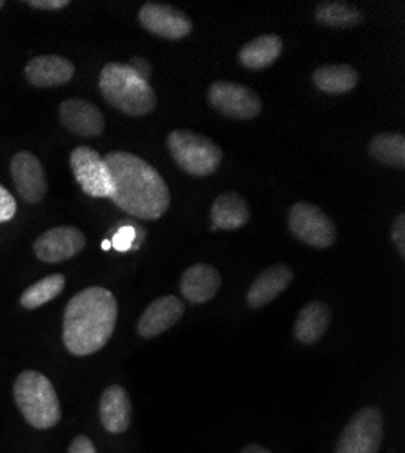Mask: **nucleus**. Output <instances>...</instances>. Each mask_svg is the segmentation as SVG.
<instances>
[{"label": "nucleus", "instance_id": "23", "mask_svg": "<svg viewBox=\"0 0 405 453\" xmlns=\"http://www.w3.org/2000/svg\"><path fill=\"white\" fill-rule=\"evenodd\" d=\"M370 155L389 167L403 169L405 165V138L398 133H382L370 142Z\"/></svg>", "mask_w": 405, "mask_h": 453}, {"label": "nucleus", "instance_id": "29", "mask_svg": "<svg viewBox=\"0 0 405 453\" xmlns=\"http://www.w3.org/2000/svg\"><path fill=\"white\" fill-rule=\"evenodd\" d=\"M26 6H31L35 10H48V12H55V10H64L66 6H69V0H27L24 3Z\"/></svg>", "mask_w": 405, "mask_h": 453}, {"label": "nucleus", "instance_id": "27", "mask_svg": "<svg viewBox=\"0 0 405 453\" xmlns=\"http://www.w3.org/2000/svg\"><path fill=\"white\" fill-rule=\"evenodd\" d=\"M17 212V202L4 185H0V223L10 221Z\"/></svg>", "mask_w": 405, "mask_h": 453}, {"label": "nucleus", "instance_id": "5", "mask_svg": "<svg viewBox=\"0 0 405 453\" xmlns=\"http://www.w3.org/2000/svg\"><path fill=\"white\" fill-rule=\"evenodd\" d=\"M167 147L176 165L193 176H209L222 162V149L211 138L188 129L171 131Z\"/></svg>", "mask_w": 405, "mask_h": 453}, {"label": "nucleus", "instance_id": "34", "mask_svg": "<svg viewBox=\"0 0 405 453\" xmlns=\"http://www.w3.org/2000/svg\"><path fill=\"white\" fill-rule=\"evenodd\" d=\"M3 6H6V4L3 3V0H0V10H3Z\"/></svg>", "mask_w": 405, "mask_h": 453}, {"label": "nucleus", "instance_id": "12", "mask_svg": "<svg viewBox=\"0 0 405 453\" xmlns=\"http://www.w3.org/2000/svg\"><path fill=\"white\" fill-rule=\"evenodd\" d=\"M12 178L17 193L27 203H39L46 196L48 181L43 164L29 150H19L12 160Z\"/></svg>", "mask_w": 405, "mask_h": 453}, {"label": "nucleus", "instance_id": "1", "mask_svg": "<svg viewBox=\"0 0 405 453\" xmlns=\"http://www.w3.org/2000/svg\"><path fill=\"white\" fill-rule=\"evenodd\" d=\"M113 181V203L140 219H159L171 203L167 183L160 173L145 160L113 150L104 157Z\"/></svg>", "mask_w": 405, "mask_h": 453}, {"label": "nucleus", "instance_id": "13", "mask_svg": "<svg viewBox=\"0 0 405 453\" xmlns=\"http://www.w3.org/2000/svg\"><path fill=\"white\" fill-rule=\"evenodd\" d=\"M58 117L67 131L82 138H97L105 129L102 111L95 104L82 98L64 100L58 107Z\"/></svg>", "mask_w": 405, "mask_h": 453}, {"label": "nucleus", "instance_id": "7", "mask_svg": "<svg viewBox=\"0 0 405 453\" xmlns=\"http://www.w3.org/2000/svg\"><path fill=\"white\" fill-rule=\"evenodd\" d=\"M289 229L300 242L327 249L337 242V226L327 214L313 203L300 202L289 209Z\"/></svg>", "mask_w": 405, "mask_h": 453}, {"label": "nucleus", "instance_id": "17", "mask_svg": "<svg viewBox=\"0 0 405 453\" xmlns=\"http://www.w3.org/2000/svg\"><path fill=\"white\" fill-rule=\"evenodd\" d=\"M100 423L109 434H124L131 425V401L128 392L112 385L104 390L98 404Z\"/></svg>", "mask_w": 405, "mask_h": 453}, {"label": "nucleus", "instance_id": "22", "mask_svg": "<svg viewBox=\"0 0 405 453\" xmlns=\"http://www.w3.org/2000/svg\"><path fill=\"white\" fill-rule=\"evenodd\" d=\"M360 77L354 67L347 64L335 65H322L315 71L313 82L315 86L329 95H344L356 88Z\"/></svg>", "mask_w": 405, "mask_h": 453}, {"label": "nucleus", "instance_id": "15", "mask_svg": "<svg viewBox=\"0 0 405 453\" xmlns=\"http://www.w3.org/2000/svg\"><path fill=\"white\" fill-rule=\"evenodd\" d=\"M294 274L287 265L276 263L268 267L251 283L245 301L251 309H262L275 301L292 281Z\"/></svg>", "mask_w": 405, "mask_h": 453}, {"label": "nucleus", "instance_id": "10", "mask_svg": "<svg viewBox=\"0 0 405 453\" xmlns=\"http://www.w3.org/2000/svg\"><path fill=\"white\" fill-rule=\"evenodd\" d=\"M138 20L144 29L167 41H180L193 31L191 19L186 13H182L180 10L167 4H144L140 8Z\"/></svg>", "mask_w": 405, "mask_h": 453}, {"label": "nucleus", "instance_id": "16", "mask_svg": "<svg viewBox=\"0 0 405 453\" xmlns=\"http://www.w3.org/2000/svg\"><path fill=\"white\" fill-rule=\"evenodd\" d=\"M75 74V65L57 55L36 57L26 65V79L35 88H55L69 82Z\"/></svg>", "mask_w": 405, "mask_h": 453}, {"label": "nucleus", "instance_id": "6", "mask_svg": "<svg viewBox=\"0 0 405 453\" xmlns=\"http://www.w3.org/2000/svg\"><path fill=\"white\" fill-rule=\"evenodd\" d=\"M382 439V411L377 406H365L344 428L335 453H378Z\"/></svg>", "mask_w": 405, "mask_h": 453}, {"label": "nucleus", "instance_id": "4", "mask_svg": "<svg viewBox=\"0 0 405 453\" xmlns=\"http://www.w3.org/2000/svg\"><path fill=\"white\" fill-rule=\"evenodd\" d=\"M13 397L33 428L50 430L60 423V403L55 387L44 373L24 370L13 385Z\"/></svg>", "mask_w": 405, "mask_h": 453}, {"label": "nucleus", "instance_id": "31", "mask_svg": "<svg viewBox=\"0 0 405 453\" xmlns=\"http://www.w3.org/2000/svg\"><path fill=\"white\" fill-rule=\"evenodd\" d=\"M128 65L138 74V77H140L142 81H145V82H147V79L152 77V65H150V62L144 60L142 57H133Z\"/></svg>", "mask_w": 405, "mask_h": 453}, {"label": "nucleus", "instance_id": "24", "mask_svg": "<svg viewBox=\"0 0 405 453\" xmlns=\"http://www.w3.org/2000/svg\"><path fill=\"white\" fill-rule=\"evenodd\" d=\"M66 287V278L62 274H51L46 276L44 280L33 283L29 288L24 290L20 296V305L27 311H35L46 303H50L51 299L60 296V292Z\"/></svg>", "mask_w": 405, "mask_h": 453}, {"label": "nucleus", "instance_id": "19", "mask_svg": "<svg viewBox=\"0 0 405 453\" xmlns=\"http://www.w3.org/2000/svg\"><path fill=\"white\" fill-rule=\"evenodd\" d=\"M251 218V211L247 202L237 193L220 195L211 207V221L213 229L235 231L244 226Z\"/></svg>", "mask_w": 405, "mask_h": 453}, {"label": "nucleus", "instance_id": "9", "mask_svg": "<svg viewBox=\"0 0 405 453\" xmlns=\"http://www.w3.org/2000/svg\"><path fill=\"white\" fill-rule=\"evenodd\" d=\"M207 98L216 111L235 120H253L262 111V100L259 95L233 82H214L209 88Z\"/></svg>", "mask_w": 405, "mask_h": 453}, {"label": "nucleus", "instance_id": "18", "mask_svg": "<svg viewBox=\"0 0 405 453\" xmlns=\"http://www.w3.org/2000/svg\"><path fill=\"white\" fill-rule=\"evenodd\" d=\"M220 283H222V278H220V273L214 267L199 263V265L190 267L182 274L180 290L182 296L191 303H206V301H211L216 296Z\"/></svg>", "mask_w": 405, "mask_h": 453}, {"label": "nucleus", "instance_id": "20", "mask_svg": "<svg viewBox=\"0 0 405 453\" xmlns=\"http://www.w3.org/2000/svg\"><path fill=\"white\" fill-rule=\"evenodd\" d=\"M331 323V309L322 301L308 303L294 323V337L302 345H313L327 332Z\"/></svg>", "mask_w": 405, "mask_h": 453}, {"label": "nucleus", "instance_id": "30", "mask_svg": "<svg viewBox=\"0 0 405 453\" xmlns=\"http://www.w3.org/2000/svg\"><path fill=\"white\" fill-rule=\"evenodd\" d=\"M67 453H97V448L90 437L79 435L71 441Z\"/></svg>", "mask_w": 405, "mask_h": 453}, {"label": "nucleus", "instance_id": "25", "mask_svg": "<svg viewBox=\"0 0 405 453\" xmlns=\"http://www.w3.org/2000/svg\"><path fill=\"white\" fill-rule=\"evenodd\" d=\"M315 17L320 24L329 27H353L363 20V13L346 3H322L316 6Z\"/></svg>", "mask_w": 405, "mask_h": 453}, {"label": "nucleus", "instance_id": "8", "mask_svg": "<svg viewBox=\"0 0 405 453\" xmlns=\"http://www.w3.org/2000/svg\"><path fill=\"white\" fill-rule=\"evenodd\" d=\"M71 171L82 191L91 198H112L113 181L104 158L91 147H77L69 157Z\"/></svg>", "mask_w": 405, "mask_h": 453}, {"label": "nucleus", "instance_id": "21", "mask_svg": "<svg viewBox=\"0 0 405 453\" xmlns=\"http://www.w3.org/2000/svg\"><path fill=\"white\" fill-rule=\"evenodd\" d=\"M284 50V42L280 36L276 35H262L259 39L251 41L249 44H245L240 53H238V60L244 67L247 69H266L269 65H273L278 57L282 55Z\"/></svg>", "mask_w": 405, "mask_h": 453}, {"label": "nucleus", "instance_id": "3", "mask_svg": "<svg viewBox=\"0 0 405 453\" xmlns=\"http://www.w3.org/2000/svg\"><path fill=\"white\" fill-rule=\"evenodd\" d=\"M98 88L109 105L129 117H145L157 107V95L150 82L142 81L128 64H105Z\"/></svg>", "mask_w": 405, "mask_h": 453}, {"label": "nucleus", "instance_id": "14", "mask_svg": "<svg viewBox=\"0 0 405 453\" xmlns=\"http://www.w3.org/2000/svg\"><path fill=\"white\" fill-rule=\"evenodd\" d=\"M183 312H186V307L176 296H162L155 299L138 319L136 328L140 337L153 339L164 334L180 321Z\"/></svg>", "mask_w": 405, "mask_h": 453}, {"label": "nucleus", "instance_id": "33", "mask_svg": "<svg viewBox=\"0 0 405 453\" xmlns=\"http://www.w3.org/2000/svg\"><path fill=\"white\" fill-rule=\"evenodd\" d=\"M102 249H104V250L112 249V240H104V242H102Z\"/></svg>", "mask_w": 405, "mask_h": 453}, {"label": "nucleus", "instance_id": "2", "mask_svg": "<svg viewBox=\"0 0 405 453\" xmlns=\"http://www.w3.org/2000/svg\"><path fill=\"white\" fill-rule=\"evenodd\" d=\"M119 305L107 288L90 287L69 299L64 312L62 339L73 356H91L102 350L115 332Z\"/></svg>", "mask_w": 405, "mask_h": 453}, {"label": "nucleus", "instance_id": "26", "mask_svg": "<svg viewBox=\"0 0 405 453\" xmlns=\"http://www.w3.org/2000/svg\"><path fill=\"white\" fill-rule=\"evenodd\" d=\"M136 240V229L131 225H124L115 233L112 238V247H115L119 252H128Z\"/></svg>", "mask_w": 405, "mask_h": 453}, {"label": "nucleus", "instance_id": "32", "mask_svg": "<svg viewBox=\"0 0 405 453\" xmlns=\"http://www.w3.org/2000/svg\"><path fill=\"white\" fill-rule=\"evenodd\" d=\"M240 453H271L269 449L259 446V444H247Z\"/></svg>", "mask_w": 405, "mask_h": 453}, {"label": "nucleus", "instance_id": "11", "mask_svg": "<svg viewBox=\"0 0 405 453\" xmlns=\"http://www.w3.org/2000/svg\"><path fill=\"white\" fill-rule=\"evenodd\" d=\"M86 247V236L77 226H55L36 238L33 249L36 257L44 263H60L75 257Z\"/></svg>", "mask_w": 405, "mask_h": 453}, {"label": "nucleus", "instance_id": "28", "mask_svg": "<svg viewBox=\"0 0 405 453\" xmlns=\"http://www.w3.org/2000/svg\"><path fill=\"white\" fill-rule=\"evenodd\" d=\"M391 240H393L394 247L398 249V254L403 257L405 256V214L403 212H400L393 221Z\"/></svg>", "mask_w": 405, "mask_h": 453}]
</instances>
